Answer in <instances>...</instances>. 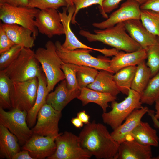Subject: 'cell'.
<instances>
[{"label":"cell","instance_id":"6da1fadb","mask_svg":"<svg viewBox=\"0 0 159 159\" xmlns=\"http://www.w3.org/2000/svg\"><path fill=\"white\" fill-rule=\"evenodd\" d=\"M78 136L82 147L97 159H115L119 144L103 124L95 121L90 122Z\"/></svg>","mask_w":159,"mask_h":159},{"label":"cell","instance_id":"7a4b0ae2","mask_svg":"<svg viewBox=\"0 0 159 159\" xmlns=\"http://www.w3.org/2000/svg\"><path fill=\"white\" fill-rule=\"evenodd\" d=\"M94 34L81 29L79 34L89 42L98 41L127 52L136 51L142 48L127 33L124 22L103 29H95Z\"/></svg>","mask_w":159,"mask_h":159},{"label":"cell","instance_id":"3957f363","mask_svg":"<svg viewBox=\"0 0 159 159\" xmlns=\"http://www.w3.org/2000/svg\"><path fill=\"white\" fill-rule=\"evenodd\" d=\"M31 48L23 47L17 57L7 68L0 70L12 82L25 81L37 77L43 72Z\"/></svg>","mask_w":159,"mask_h":159},{"label":"cell","instance_id":"277c9868","mask_svg":"<svg viewBox=\"0 0 159 159\" xmlns=\"http://www.w3.org/2000/svg\"><path fill=\"white\" fill-rule=\"evenodd\" d=\"M35 53L46 76L47 87L50 92L58 82L65 79L61 69L63 62L57 54L55 44L50 40L47 42L45 48H38Z\"/></svg>","mask_w":159,"mask_h":159},{"label":"cell","instance_id":"5b68a950","mask_svg":"<svg viewBox=\"0 0 159 159\" xmlns=\"http://www.w3.org/2000/svg\"><path fill=\"white\" fill-rule=\"evenodd\" d=\"M54 44L57 54L63 62L90 67L114 73L110 67V59L106 57H94L90 54L92 50L87 49H66L59 41H56Z\"/></svg>","mask_w":159,"mask_h":159},{"label":"cell","instance_id":"8992f818","mask_svg":"<svg viewBox=\"0 0 159 159\" xmlns=\"http://www.w3.org/2000/svg\"><path fill=\"white\" fill-rule=\"evenodd\" d=\"M39 9L11 5L0 0V19L4 23L16 24L31 30L35 38L38 31L35 24L36 16Z\"/></svg>","mask_w":159,"mask_h":159},{"label":"cell","instance_id":"52a82bcc","mask_svg":"<svg viewBox=\"0 0 159 159\" xmlns=\"http://www.w3.org/2000/svg\"><path fill=\"white\" fill-rule=\"evenodd\" d=\"M127 97L120 102L115 100L111 102L112 110L108 112H103L102 117L104 123L114 130L123 123L135 109L143 106L140 100L141 94L130 89Z\"/></svg>","mask_w":159,"mask_h":159},{"label":"cell","instance_id":"ba28073f","mask_svg":"<svg viewBox=\"0 0 159 159\" xmlns=\"http://www.w3.org/2000/svg\"><path fill=\"white\" fill-rule=\"evenodd\" d=\"M56 150L47 159H89L92 156L84 149L80 138L71 132L65 131L56 138Z\"/></svg>","mask_w":159,"mask_h":159},{"label":"cell","instance_id":"9c48e42d","mask_svg":"<svg viewBox=\"0 0 159 159\" xmlns=\"http://www.w3.org/2000/svg\"><path fill=\"white\" fill-rule=\"evenodd\" d=\"M27 112L17 108L6 111L0 107V123L6 127L17 138L23 146L33 133L26 122Z\"/></svg>","mask_w":159,"mask_h":159},{"label":"cell","instance_id":"30bf717a","mask_svg":"<svg viewBox=\"0 0 159 159\" xmlns=\"http://www.w3.org/2000/svg\"><path fill=\"white\" fill-rule=\"evenodd\" d=\"M38 86L37 77L21 82H12L10 99L12 108L28 112L34 105Z\"/></svg>","mask_w":159,"mask_h":159},{"label":"cell","instance_id":"8fae6325","mask_svg":"<svg viewBox=\"0 0 159 159\" xmlns=\"http://www.w3.org/2000/svg\"><path fill=\"white\" fill-rule=\"evenodd\" d=\"M61 116V111L45 104L39 111L37 122L31 129L33 134L45 136L58 135V123Z\"/></svg>","mask_w":159,"mask_h":159},{"label":"cell","instance_id":"7c38bea8","mask_svg":"<svg viewBox=\"0 0 159 159\" xmlns=\"http://www.w3.org/2000/svg\"><path fill=\"white\" fill-rule=\"evenodd\" d=\"M140 4L134 0H127L120 7L112 12L107 19L92 25L99 29H103L113 27L117 24L131 19H140Z\"/></svg>","mask_w":159,"mask_h":159},{"label":"cell","instance_id":"4fadbf2b","mask_svg":"<svg viewBox=\"0 0 159 159\" xmlns=\"http://www.w3.org/2000/svg\"><path fill=\"white\" fill-rule=\"evenodd\" d=\"M35 24L38 32L49 38L64 34L60 15L56 9L39 10L36 16Z\"/></svg>","mask_w":159,"mask_h":159},{"label":"cell","instance_id":"5bb4252c","mask_svg":"<svg viewBox=\"0 0 159 159\" xmlns=\"http://www.w3.org/2000/svg\"><path fill=\"white\" fill-rule=\"evenodd\" d=\"M57 136H45L33 134L22 146V149L28 150L34 159H47L52 155L56 150L55 140Z\"/></svg>","mask_w":159,"mask_h":159},{"label":"cell","instance_id":"9a60e30c","mask_svg":"<svg viewBox=\"0 0 159 159\" xmlns=\"http://www.w3.org/2000/svg\"><path fill=\"white\" fill-rule=\"evenodd\" d=\"M75 11V6L64 7H63L62 12H59L65 36L64 42L62 44L63 47L69 50L77 49H87L99 52L105 55L107 52L106 48L98 49L86 45L78 39L72 31L70 23Z\"/></svg>","mask_w":159,"mask_h":159},{"label":"cell","instance_id":"2e32d148","mask_svg":"<svg viewBox=\"0 0 159 159\" xmlns=\"http://www.w3.org/2000/svg\"><path fill=\"white\" fill-rule=\"evenodd\" d=\"M124 23L128 34L142 49L146 50L150 46L159 45V37L149 32L140 20L131 19Z\"/></svg>","mask_w":159,"mask_h":159},{"label":"cell","instance_id":"e0dca14e","mask_svg":"<svg viewBox=\"0 0 159 159\" xmlns=\"http://www.w3.org/2000/svg\"><path fill=\"white\" fill-rule=\"evenodd\" d=\"M151 146L142 145L136 140H127L119 145L115 159H152Z\"/></svg>","mask_w":159,"mask_h":159},{"label":"cell","instance_id":"ac0fdd59","mask_svg":"<svg viewBox=\"0 0 159 159\" xmlns=\"http://www.w3.org/2000/svg\"><path fill=\"white\" fill-rule=\"evenodd\" d=\"M80 93V89H68L65 79L61 81L54 91L48 94L46 103L51 105L55 110L62 111L72 100L77 98Z\"/></svg>","mask_w":159,"mask_h":159},{"label":"cell","instance_id":"d6986e66","mask_svg":"<svg viewBox=\"0 0 159 159\" xmlns=\"http://www.w3.org/2000/svg\"><path fill=\"white\" fill-rule=\"evenodd\" d=\"M149 110L147 107L134 110L126 118L124 123L110 133L113 139L119 144L126 140Z\"/></svg>","mask_w":159,"mask_h":159},{"label":"cell","instance_id":"ffe728a7","mask_svg":"<svg viewBox=\"0 0 159 159\" xmlns=\"http://www.w3.org/2000/svg\"><path fill=\"white\" fill-rule=\"evenodd\" d=\"M147 58L146 52L142 48L130 52L119 51L110 59V67L114 73L126 67L137 66Z\"/></svg>","mask_w":159,"mask_h":159},{"label":"cell","instance_id":"44dd1931","mask_svg":"<svg viewBox=\"0 0 159 159\" xmlns=\"http://www.w3.org/2000/svg\"><path fill=\"white\" fill-rule=\"evenodd\" d=\"M9 38L15 44L31 48L34 45L35 38L30 29L16 24L0 23Z\"/></svg>","mask_w":159,"mask_h":159},{"label":"cell","instance_id":"7402d4cb","mask_svg":"<svg viewBox=\"0 0 159 159\" xmlns=\"http://www.w3.org/2000/svg\"><path fill=\"white\" fill-rule=\"evenodd\" d=\"M37 78L38 86L35 102L33 106L27 112L26 117L27 123L30 128L33 127L35 125L38 112L46 103L47 97L49 92L44 72H43Z\"/></svg>","mask_w":159,"mask_h":159},{"label":"cell","instance_id":"603a6c76","mask_svg":"<svg viewBox=\"0 0 159 159\" xmlns=\"http://www.w3.org/2000/svg\"><path fill=\"white\" fill-rule=\"evenodd\" d=\"M133 139L144 145L158 147L159 138L156 130L147 122L141 121L126 140Z\"/></svg>","mask_w":159,"mask_h":159},{"label":"cell","instance_id":"cb8c5ba5","mask_svg":"<svg viewBox=\"0 0 159 159\" xmlns=\"http://www.w3.org/2000/svg\"><path fill=\"white\" fill-rule=\"evenodd\" d=\"M20 151L17 137L0 123V158L12 159L13 157Z\"/></svg>","mask_w":159,"mask_h":159},{"label":"cell","instance_id":"d4e9b609","mask_svg":"<svg viewBox=\"0 0 159 159\" xmlns=\"http://www.w3.org/2000/svg\"><path fill=\"white\" fill-rule=\"evenodd\" d=\"M80 93L77 99L84 106L92 102L100 106L103 112H106L109 107L108 103L115 100L117 97L111 94L98 91L87 87L80 88Z\"/></svg>","mask_w":159,"mask_h":159},{"label":"cell","instance_id":"484cf974","mask_svg":"<svg viewBox=\"0 0 159 159\" xmlns=\"http://www.w3.org/2000/svg\"><path fill=\"white\" fill-rule=\"evenodd\" d=\"M87 87L115 97L120 92L113 79V73L104 70L99 72L94 81Z\"/></svg>","mask_w":159,"mask_h":159},{"label":"cell","instance_id":"4316f807","mask_svg":"<svg viewBox=\"0 0 159 159\" xmlns=\"http://www.w3.org/2000/svg\"><path fill=\"white\" fill-rule=\"evenodd\" d=\"M137 66L122 68L113 75V79L120 92L127 95L131 89Z\"/></svg>","mask_w":159,"mask_h":159},{"label":"cell","instance_id":"83f0119b","mask_svg":"<svg viewBox=\"0 0 159 159\" xmlns=\"http://www.w3.org/2000/svg\"><path fill=\"white\" fill-rule=\"evenodd\" d=\"M151 77L150 70L144 60L137 66L131 89L141 94Z\"/></svg>","mask_w":159,"mask_h":159},{"label":"cell","instance_id":"f1b7e54d","mask_svg":"<svg viewBox=\"0 0 159 159\" xmlns=\"http://www.w3.org/2000/svg\"><path fill=\"white\" fill-rule=\"evenodd\" d=\"M159 97V72L150 79L145 90L141 94L142 104L152 105Z\"/></svg>","mask_w":159,"mask_h":159},{"label":"cell","instance_id":"f546056e","mask_svg":"<svg viewBox=\"0 0 159 159\" xmlns=\"http://www.w3.org/2000/svg\"><path fill=\"white\" fill-rule=\"evenodd\" d=\"M147 29L159 37V13L154 11L141 9L140 19Z\"/></svg>","mask_w":159,"mask_h":159},{"label":"cell","instance_id":"4dcf8cb0","mask_svg":"<svg viewBox=\"0 0 159 159\" xmlns=\"http://www.w3.org/2000/svg\"><path fill=\"white\" fill-rule=\"evenodd\" d=\"M76 67L77 78L80 88L86 87L93 82L99 72L98 70L90 67L76 65Z\"/></svg>","mask_w":159,"mask_h":159},{"label":"cell","instance_id":"1f68e13d","mask_svg":"<svg viewBox=\"0 0 159 159\" xmlns=\"http://www.w3.org/2000/svg\"><path fill=\"white\" fill-rule=\"evenodd\" d=\"M12 82L0 72V107L3 109H12L10 99V92Z\"/></svg>","mask_w":159,"mask_h":159},{"label":"cell","instance_id":"d6a6232c","mask_svg":"<svg viewBox=\"0 0 159 159\" xmlns=\"http://www.w3.org/2000/svg\"><path fill=\"white\" fill-rule=\"evenodd\" d=\"M67 6L65 0H28V7L40 10Z\"/></svg>","mask_w":159,"mask_h":159},{"label":"cell","instance_id":"836d02e7","mask_svg":"<svg viewBox=\"0 0 159 159\" xmlns=\"http://www.w3.org/2000/svg\"><path fill=\"white\" fill-rule=\"evenodd\" d=\"M145 51L147 59L146 64L153 77L159 72V45L150 46Z\"/></svg>","mask_w":159,"mask_h":159},{"label":"cell","instance_id":"e575fe53","mask_svg":"<svg viewBox=\"0 0 159 159\" xmlns=\"http://www.w3.org/2000/svg\"><path fill=\"white\" fill-rule=\"evenodd\" d=\"M61 69L65 75L68 89L71 90L80 89L77 78L76 65L63 62Z\"/></svg>","mask_w":159,"mask_h":159},{"label":"cell","instance_id":"d590c367","mask_svg":"<svg viewBox=\"0 0 159 159\" xmlns=\"http://www.w3.org/2000/svg\"><path fill=\"white\" fill-rule=\"evenodd\" d=\"M23 47L21 45L15 44L8 50L0 54V70L7 68L15 60Z\"/></svg>","mask_w":159,"mask_h":159},{"label":"cell","instance_id":"8d00e7d4","mask_svg":"<svg viewBox=\"0 0 159 159\" xmlns=\"http://www.w3.org/2000/svg\"><path fill=\"white\" fill-rule=\"evenodd\" d=\"M105 0H72L75 7L74 13L72 18L71 22L75 24L77 22L76 21V16L79 11L81 9L87 7L93 4H98V7L101 8Z\"/></svg>","mask_w":159,"mask_h":159},{"label":"cell","instance_id":"74e56055","mask_svg":"<svg viewBox=\"0 0 159 159\" xmlns=\"http://www.w3.org/2000/svg\"><path fill=\"white\" fill-rule=\"evenodd\" d=\"M123 0H105L102 8H99L100 14L104 18L107 19L108 16L107 13H110L117 8L120 2ZM141 5L144 3L146 0H134Z\"/></svg>","mask_w":159,"mask_h":159},{"label":"cell","instance_id":"f35d334b","mask_svg":"<svg viewBox=\"0 0 159 159\" xmlns=\"http://www.w3.org/2000/svg\"><path fill=\"white\" fill-rule=\"evenodd\" d=\"M15 44L0 25V54L8 50Z\"/></svg>","mask_w":159,"mask_h":159},{"label":"cell","instance_id":"ab89813d","mask_svg":"<svg viewBox=\"0 0 159 159\" xmlns=\"http://www.w3.org/2000/svg\"><path fill=\"white\" fill-rule=\"evenodd\" d=\"M141 9L151 10L159 13V0H146L140 5Z\"/></svg>","mask_w":159,"mask_h":159},{"label":"cell","instance_id":"60d3db41","mask_svg":"<svg viewBox=\"0 0 159 159\" xmlns=\"http://www.w3.org/2000/svg\"><path fill=\"white\" fill-rule=\"evenodd\" d=\"M12 159H34L30 155L29 151L23 150L17 153L13 157Z\"/></svg>","mask_w":159,"mask_h":159},{"label":"cell","instance_id":"b9f144b4","mask_svg":"<svg viewBox=\"0 0 159 159\" xmlns=\"http://www.w3.org/2000/svg\"><path fill=\"white\" fill-rule=\"evenodd\" d=\"M77 117L83 122L87 124L90 123V116L86 113L85 110L80 111L77 114Z\"/></svg>","mask_w":159,"mask_h":159},{"label":"cell","instance_id":"7bdbcfd3","mask_svg":"<svg viewBox=\"0 0 159 159\" xmlns=\"http://www.w3.org/2000/svg\"><path fill=\"white\" fill-rule=\"evenodd\" d=\"M71 122L72 124L77 128H80L83 127V122L77 117L72 119Z\"/></svg>","mask_w":159,"mask_h":159},{"label":"cell","instance_id":"ee69618b","mask_svg":"<svg viewBox=\"0 0 159 159\" xmlns=\"http://www.w3.org/2000/svg\"><path fill=\"white\" fill-rule=\"evenodd\" d=\"M28 0H15V5L16 6L28 7Z\"/></svg>","mask_w":159,"mask_h":159},{"label":"cell","instance_id":"f6af8a7d","mask_svg":"<svg viewBox=\"0 0 159 159\" xmlns=\"http://www.w3.org/2000/svg\"><path fill=\"white\" fill-rule=\"evenodd\" d=\"M150 117L153 122L154 125L155 127L159 128V121L158 120L155 118L154 114L151 115ZM152 159H159V154L156 157H153Z\"/></svg>","mask_w":159,"mask_h":159},{"label":"cell","instance_id":"bcb514c9","mask_svg":"<svg viewBox=\"0 0 159 159\" xmlns=\"http://www.w3.org/2000/svg\"><path fill=\"white\" fill-rule=\"evenodd\" d=\"M155 109L154 116L155 118L159 120V97L155 102Z\"/></svg>","mask_w":159,"mask_h":159},{"label":"cell","instance_id":"7dc6e473","mask_svg":"<svg viewBox=\"0 0 159 159\" xmlns=\"http://www.w3.org/2000/svg\"><path fill=\"white\" fill-rule=\"evenodd\" d=\"M67 2L68 4L67 7L71 6L74 7V5L72 2V0H65Z\"/></svg>","mask_w":159,"mask_h":159},{"label":"cell","instance_id":"c3c4849f","mask_svg":"<svg viewBox=\"0 0 159 159\" xmlns=\"http://www.w3.org/2000/svg\"><path fill=\"white\" fill-rule=\"evenodd\" d=\"M6 2L13 6H15V0H5Z\"/></svg>","mask_w":159,"mask_h":159}]
</instances>
